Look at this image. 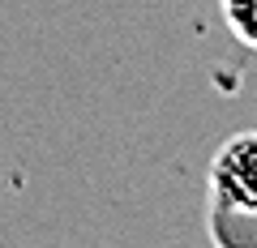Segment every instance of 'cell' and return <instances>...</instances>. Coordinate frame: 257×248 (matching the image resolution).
<instances>
[{
    "label": "cell",
    "instance_id": "2",
    "mask_svg": "<svg viewBox=\"0 0 257 248\" xmlns=\"http://www.w3.org/2000/svg\"><path fill=\"white\" fill-rule=\"evenodd\" d=\"M219 5H223L227 26L236 30V39L257 52V0H219Z\"/></svg>",
    "mask_w": 257,
    "mask_h": 248
},
{
    "label": "cell",
    "instance_id": "1",
    "mask_svg": "<svg viewBox=\"0 0 257 248\" xmlns=\"http://www.w3.org/2000/svg\"><path fill=\"white\" fill-rule=\"evenodd\" d=\"M210 239L257 248V133H236L210 163Z\"/></svg>",
    "mask_w": 257,
    "mask_h": 248
}]
</instances>
